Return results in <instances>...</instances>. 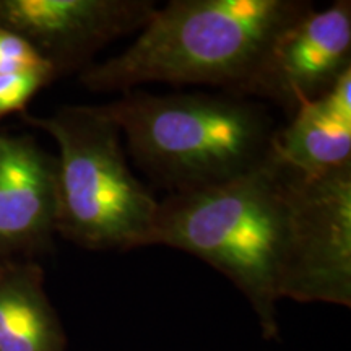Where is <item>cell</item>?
I'll return each instance as SVG.
<instances>
[{"label": "cell", "instance_id": "obj_9", "mask_svg": "<svg viewBox=\"0 0 351 351\" xmlns=\"http://www.w3.org/2000/svg\"><path fill=\"white\" fill-rule=\"evenodd\" d=\"M67 339L33 262L0 263V351H65Z\"/></svg>", "mask_w": 351, "mask_h": 351}, {"label": "cell", "instance_id": "obj_6", "mask_svg": "<svg viewBox=\"0 0 351 351\" xmlns=\"http://www.w3.org/2000/svg\"><path fill=\"white\" fill-rule=\"evenodd\" d=\"M351 69V2L306 12L276 38L244 96H258L295 112Z\"/></svg>", "mask_w": 351, "mask_h": 351}, {"label": "cell", "instance_id": "obj_11", "mask_svg": "<svg viewBox=\"0 0 351 351\" xmlns=\"http://www.w3.org/2000/svg\"><path fill=\"white\" fill-rule=\"evenodd\" d=\"M52 78L46 73H8L0 75V116L21 111L39 88Z\"/></svg>", "mask_w": 351, "mask_h": 351}, {"label": "cell", "instance_id": "obj_3", "mask_svg": "<svg viewBox=\"0 0 351 351\" xmlns=\"http://www.w3.org/2000/svg\"><path fill=\"white\" fill-rule=\"evenodd\" d=\"M130 153L176 192L218 186L270 155L276 129L261 104L234 95H150L129 90L101 106Z\"/></svg>", "mask_w": 351, "mask_h": 351}, {"label": "cell", "instance_id": "obj_5", "mask_svg": "<svg viewBox=\"0 0 351 351\" xmlns=\"http://www.w3.org/2000/svg\"><path fill=\"white\" fill-rule=\"evenodd\" d=\"M155 8L150 0H0V28L32 44L57 75L85 67L108 43L140 32Z\"/></svg>", "mask_w": 351, "mask_h": 351}, {"label": "cell", "instance_id": "obj_7", "mask_svg": "<svg viewBox=\"0 0 351 351\" xmlns=\"http://www.w3.org/2000/svg\"><path fill=\"white\" fill-rule=\"evenodd\" d=\"M56 217L54 158L32 138L0 135V258L46 247Z\"/></svg>", "mask_w": 351, "mask_h": 351}, {"label": "cell", "instance_id": "obj_10", "mask_svg": "<svg viewBox=\"0 0 351 351\" xmlns=\"http://www.w3.org/2000/svg\"><path fill=\"white\" fill-rule=\"evenodd\" d=\"M8 73H46L56 77L51 64L32 44L19 34L0 28V75Z\"/></svg>", "mask_w": 351, "mask_h": 351}, {"label": "cell", "instance_id": "obj_4", "mask_svg": "<svg viewBox=\"0 0 351 351\" xmlns=\"http://www.w3.org/2000/svg\"><path fill=\"white\" fill-rule=\"evenodd\" d=\"M28 122L59 147L56 231L91 251L150 245L158 200L132 174L119 127L101 106H65Z\"/></svg>", "mask_w": 351, "mask_h": 351}, {"label": "cell", "instance_id": "obj_1", "mask_svg": "<svg viewBox=\"0 0 351 351\" xmlns=\"http://www.w3.org/2000/svg\"><path fill=\"white\" fill-rule=\"evenodd\" d=\"M210 263L276 339V302L351 304V168L309 174L274 152L218 186L158 202L150 245Z\"/></svg>", "mask_w": 351, "mask_h": 351}, {"label": "cell", "instance_id": "obj_2", "mask_svg": "<svg viewBox=\"0 0 351 351\" xmlns=\"http://www.w3.org/2000/svg\"><path fill=\"white\" fill-rule=\"evenodd\" d=\"M311 8L304 0H173L124 52L83 70L82 83L93 91L210 85L244 96L276 38Z\"/></svg>", "mask_w": 351, "mask_h": 351}, {"label": "cell", "instance_id": "obj_8", "mask_svg": "<svg viewBox=\"0 0 351 351\" xmlns=\"http://www.w3.org/2000/svg\"><path fill=\"white\" fill-rule=\"evenodd\" d=\"M274 152L309 174L351 168V69L326 93L302 101L285 129H276Z\"/></svg>", "mask_w": 351, "mask_h": 351}]
</instances>
